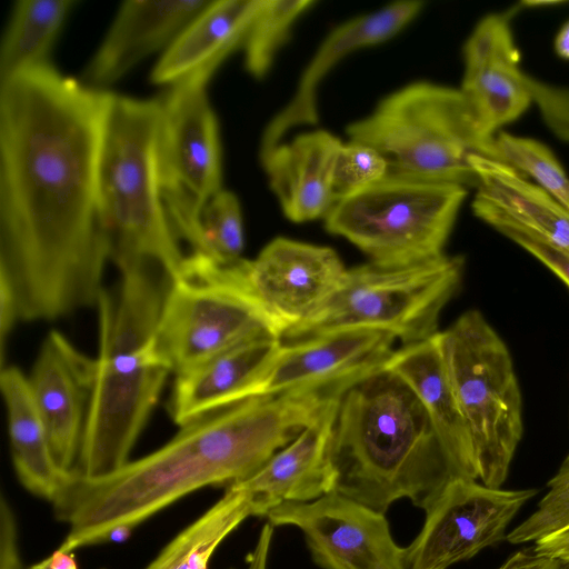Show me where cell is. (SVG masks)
Wrapping results in <instances>:
<instances>
[{"instance_id":"obj_1","label":"cell","mask_w":569,"mask_h":569,"mask_svg":"<svg viewBox=\"0 0 569 569\" xmlns=\"http://www.w3.org/2000/svg\"><path fill=\"white\" fill-rule=\"evenodd\" d=\"M109 92L52 66L0 83V352L19 322L97 307L109 262L99 158Z\"/></svg>"},{"instance_id":"obj_2","label":"cell","mask_w":569,"mask_h":569,"mask_svg":"<svg viewBox=\"0 0 569 569\" xmlns=\"http://www.w3.org/2000/svg\"><path fill=\"white\" fill-rule=\"evenodd\" d=\"M349 386L347 377H339L251 398L179 426L159 449L109 475L73 472L51 502L57 519L68 526L59 549L104 541L206 486L246 480Z\"/></svg>"},{"instance_id":"obj_3","label":"cell","mask_w":569,"mask_h":569,"mask_svg":"<svg viewBox=\"0 0 569 569\" xmlns=\"http://www.w3.org/2000/svg\"><path fill=\"white\" fill-rule=\"evenodd\" d=\"M168 276L154 266L122 272L99 297V350L79 476L102 477L130 460L171 373L156 345Z\"/></svg>"},{"instance_id":"obj_4","label":"cell","mask_w":569,"mask_h":569,"mask_svg":"<svg viewBox=\"0 0 569 569\" xmlns=\"http://www.w3.org/2000/svg\"><path fill=\"white\" fill-rule=\"evenodd\" d=\"M332 460L335 490L383 513L400 499L427 510L452 477L421 402L381 367L340 398Z\"/></svg>"},{"instance_id":"obj_5","label":"cell","mask_w":569,"mask_h":569,"mask_svg":"<svg viewBox=\"0 0 569 569\" xmlns=\"http://www.w3.org/2000/svg\"><path fill=\"white\" fill-rule=\"evenodd\" d=\"M161 100L109 92L99 158V209L109 262L169 276L187 254L166 211L159 172Z\"/></svg>"},{"instance_id":"obj_6","label":"cell","mask_w":569,"mask_h":569,"mask_svg":"<svg viewBox=\"0 0 569 569\" xmlns=\"http://www.w3.org/2000/svg\"><path fill=\"white\" fill-rule=\"evenodd\" d=\"M349 141L375 148L388 176L478 187L470 157L501 161L460 89L417 81L390 93L346 129Z\"/></svg>"},{"instance_id":"obj_7","label":"cell","mask_w":569,"mask_h":569,"mask_svg":"<svg viewBox=\"0 0 569 569\" xmlns=\"http://www.w3.org/2000/svg\"><path fill=\"white\" fill-rule=\"evenodd\" d=\"M247 264L246 259L222 263L190 252L181 268L168 276L156 345L171 372L249 340H282L286 329L258 299Z\"/></svg>"},{"instance_id":"obj_8","label":"cell","mask_w":569,"mask_h":569,"mask_svg":"<svg viewBox=\"0 0 569 569\" xmlns=\"http://www.w3.org/2000/svg\"><path fill=\"white\" fill-rule=\"evenodd\" d=\"M463 258L446 253L401 266L368 263L347 269L328 302L289 329L283 342L355 328L377 329L410 345L436 335L445 306L457 292Z\"/></svg>"},{"instance_id":"obj_9","label":"cell","mask_w":569,"mask_h":569,"mask_svg":"<svg viewBox=\"0 0 569 569\" xmlns=\"http://www.w3.org/2000/svg\"><path fill=\"white\" fill-rule=\"evenodd\" d=\"M441 351L467 421L479 482L500 488L522 436L521 395L507 346L477 310L439 332Z\"/></svg>"},{"instance_id":"obj_10","label":"cell","mask_w":569,"mask_h":569,"mask_svg":"<svg viewBox=\"0 0 569 569\" xmlns=\"http://www.w3.org/2000/svg\"><path fill=\"white\" fill-rule=\"evenodd\" d=\"M467 193L459 184L387 176L336 202L325 228L377 264L420 262L445 253Z\"/></svg>"},{"instance_id":"obj_11","label":"cell","mask_w":569,"mask_h":569,"mask_svg":"<svg viewBox=\"0 0 569 569\" xmlns=\"http://www.w3.org/2000/svg\"><path fill=\"white\" fill-rule=\"evenodd\" d=\"M209 79L170 87L161 100L159 172L169 221L191 252H203L201 216L221 189V147Z\"/></svg>"},{"instance_id":"obj_12","label":"cell","mask_w":569,"mask_h":569,"mask_svg":"<svg viewBox=\"0 0 569 569\" xmlns=\"http://www.w3.org/2000/svg\"><path fill=\"white\" fill-rule=\"evenodd\" d=\"M537 489L492 488L451 477L428 507L425 523L406 547L407 569H448L506 539V530Z\"/></svg>"},{"instance_id":"obj_13","label":"cell","mask_w":569,"mask_h":569,"mask_svg":"<svg viewBox=\"0 0 569 569\" xmlns=\"http://www.w3.org/2000/svg\"><path fill=\"white\" fill-rule=\"evenodd\" d=\"M386 513L337 490L308 502H286L267 518L298 528L313 562L322 569H407Z\"/></svg>"},{"instance_id":"obj_14","label":"cell","mask_w":569,"mask_h":569,"mask_svg":"<svg viewBox=\"0 0 569 569\" xmlns=\"http://www.w3.org/2000/svg\"><path fill=\"white\" fill-rule=\"evenodd\" d=\"M247 272L258 299L287 332L328 302L347 268L332 248L279 237L248 260Z\"/></svg>"},{"instance_id":"obj_15","label":"cell","mask_w":569,"mask_h":569,"mask_svg":"<svg viewBox=\"0 0 569 569\" xmlns=\"http://www.w3.org/2000/svg\"><path fill=\"white\" fill-rule=\"evenodd\" d=\"M94 373V359L57 330L44 338L29 388L46 426L53 458L66 473L77 467Z\"/></svg>"},{"instance_id":"obj_16","label":"cell","mask_w":569,"mask_h":569,"mask_svg":"<svg viewBox=\"0 0 569 569\" xmlns=\"http://www.w3.org/2000/svg\"><path fill=\"white\" fill-rule=\"evenodd\" d=\"M508 13H490L473 28L463 46L459 88L481 131H497L520 118L533 103L519 64Z\"/></svg>"},{"instance_id":"obj_17","label":"cell","mask_w":569,"mask_h":569,"mask_svg":"<svg viewBox=\"0 0 569 569\" xmlns=\"http://www.w3.org/2000/svg\"><path fill=\"white\" fill-rule=\"evenodd\" d=\"M341 397L328 402L257 472L234 485L244 492L251 517H267L282 503L312 501L336 489L332 437Z\"/></svg>"},{"instance_id":"obj_18","label":"cell","mask_w":569,"mask_h":569,"mask_svg":"<svg viewBox=\"0 0 569 569\" xmlns=\"http://www.w3.org/2000/svg\"><path fill=\"white\" fill-rule=\"evenodd\" d=\"M422 7L421 1H398L352 18L333 29L300 76L290 101L263 130L260 157L277 147L287 131L298 126L318 123V88L340 60L353 51L391 39L419 14Z\"/></svg>"},{"instance_id":"obj_19","label":"cell","mask_w":569,"mask_h":569,"mask_svg":"<svg viewBox=\"0 0 569 569\" xmlns=\"http://www.w3.org/2000/svg\"><path fill=\"white\" fill-rule=\"evenodd\" d=\"M396 338L368 328L335 330L283 342L254 387L252 398L271 396L382 363Z\"/></svg>"},{"instance_id":"obj_20","label":"cell","mask_w":569,"mask_h":569,"mask_svg":"<svg viewBox=\"0 0 569 569\" xmlns=\"http://www.w3.org/2000/svg\"><path fill=\"white\" fill-rule=\"evenodd\" d=\"M381 368L400 378L421 402L452 477L479 481L472 438L447 370L439 332L393 350Z\"/></svg>"},{"instance_id":"obj_21","label":"cell","mask_w":569,"mask_h":569,"mask_svg":"<svg viewBox=\"0 0 569 569\" xmlns=\"http://www.w3.org/2000/svg\"><path fill=\"white\" fill-rule=\"evenodd\" d=\"M210 0L124 1L83 71L86 86L101 90L150 54L173 42Z\"/></svg>"},{"instance_id":"obj_22","label":"cell","mask_w":569,"mask_h":569,"mask_svg":"<svg viewBox=\"0 0 569 569\" xmlns=\"http://www.w3.org/2000/svg\"><path fill=\"white\" fill-rule=\"evenodd\" d=\"M281 346L282 340L276 337L257 338L176 373L169 402L174 423L182 426L251 399L254 387Z\"/></svg>"},{"instance_id":"obj_23","label":"cell","mask_w":569,"mask_h":569,"mask_svg":"<svg viewBox=\"0 0 569 569\" xmlns=\"http://www.w3.org/2000/svg\"><path fill=\"white\" fill-rule=\"evenodd\" d=\"M478 187L473 213L493 228L513 226L569 251V212L541 187L508 163L470 157Z\"/></svg>"},{"instance_id":"obj_24","label":"cell","mask_w":569,"mask_h":569,"mask_svg":"<svg viewBox=\"0 0 569 569\" xmlns=\"http://www.w3.org/2000/svg\"><path fill=\"white\" fill-rule=\"evenodd\" d=\"M343 142L326 130L279 143L260 157L270 189L293 222L325 218L336 203L333 171Z\"/></svg>"},{"instance_id":"obj_25","label":"cell","mask_w":569,"mask_h":569,"mask_svg":"<svg viewBox=\"0 0 569 569\" xmlns=\"http://www.w3.org/2000/svg\"><path fill=\"white\" fill-rule=\"evenodd\" d=\"M262 0H213L179 33L156 63L151 81L174 86L210 79L229 53L242 47Z\"/></svg>"},{"instance_id":"obj_26","label":"cell","mask_w":569,"mask_h":569,"mask_svg":"<svg viewBox=\"0 0 569 569\" xmlns=\"http://www.w3.org/2000/svg\"><path fill=\"white\" fill-rule=\"evenodd\" d=\"M0 387L7 410L12 462L19 481L32 495L52 502L72 473L62 471L53 458L28 376L18 367H2Z\"/></svg>"},{"instance_id":"obj_27","label":"cell","mask_w":569,"mask_h":569,"mask_svg":"<svg viewBox=\"0 0 569 569\" xmlns=\"http://www.w3.org/2000/svg\"><path fill=\"white\" fill-rule=\"evenodd\" d=\"M77 1L19 0L14 3L0 49V83L51 66L49 54Z\"/></svg>"},{"instance_id":"obj_28","label":"cell","mask_w":569,"mask_h":569,"mask_svg":"<svg viewBox=\"0 0 569 569\" xmlns=\"http://www.w3.org/2000/svg\"><path fill=\"white\" fill-rule=\"evenodd\" d=\"M251 517L244 492L232 485L204 513L180 531L144 569H208L219 545Z\"/></svg>"},{"instance_id":"obj_29","label":"cell","mask_w":569,"mask_h":569,"mask_svg":"<svg viewBox=\"0 0 569 569\" xmlns=\"http://www.w3.org/2000/svg\"><path fill=\"white\" fill-rule=\"evenodd\" d=\"M313 4L311 0H262L241 47L252 77L267 74L293 23Z\"/></svg>"},{"instance_id":"obj_30","label":"cell","mask_w":569,"mask_h":569,"mask_svg":"<svg viewBox=\"0 0 569 569\" xmlns=\"http://www.w3.org/2000/svg\"><path fill=\"white\" fill-rule=\"evenodd\" d=\"M496 147L501 161L531 178L569 212V177L545 143L528 137L499 132Z\"/></svg>"},{"instance_id":"obj_31","label":"cell","mask_w":569,"mask_h":569,"mask_svg":"<svg viewBox=\"0 0 569 569\" xmlns=\"http://www.w3.org/2000/svg\"><path fill=\"white\" fill-rule=\"evenodd\" d=\"M204 254L222 263L241 259L244 247L243 223L239 201L221 189L207 203L201 216Z\"/></svg>"},{"instance_id":"obj_32","label":"cell","mask_w":569,"mask_h":569,"mask_svg":"<svg viewBox=\"0 0 569 569\" xmlns=\"http://www.w3.org/2000/svg\"><path fill=\"white\" fill-rule=\"evenodd\" d=\"M547 486L548 491L538 502L537 509L507 533L508 542H536L569 527V455Z\"/></svg>"},{"instance_id":"obj_33","label":"cell","mask_w":569,"mask_h":569,"mask_svg":"<svg viewBox=\"0 0 569 569\" xmlns=\"http://www.w3.org/2000/svg\"><path fill=\"white\" fill-rule=\"evenodd\" d=\"M388 171L387 160L375 148L353 141L342 143L333 171L336 202L379 182Z\"/></svg>"},{"instance_id":"obj_34","label":"cell","mask_w":569,"mask_h":569,"mask_svg":"<svg viewBox=\"0 0 569 569\" xmlns=\"http://www.w3.org/2000/svg\"><path fill=\"white\" fill-rule=\"evenodd\" d=\"M495 229L535 256L569 287V251L518 227L499 226Z\"/></svg>"},{"instance_id":"obj_35","label":"cell","mask_w":569,"mask_h":569,"mask_svg":"<svg viewBox=\"0 0 569 569\" xmlns=\"http://www.w3.org/2000/svg\"><path fill=\"white\" fill-rule=\"evenodd\" d=\"M18 533L14 516L7 500L0 507V569H20Z\"/></svg>"},{"instance_id":"obj_36","label":"cell","mask_w":569,"mask_h":569,"mask_svg":"<svg viewBox=\"0 0 569 569\" xmlns=\"http://www.w3.org/2000/svg\"><path fill=\"white\" fill-rule=\"evenodd\" d=\"M533 550L543 557L558 560L569 569V527L535 542Z\"/></svg>"},{"instance_id":"obj_37","label":"cell","mask_w":569,"mask_h":569,"mask_svg":"<svg viewBox=\"0 0 569 569\" xmlns=\"http://www.w3.org/2000/svg\"><path fill=\"white\" fill-rule=\"evenodd\" d=\"M497 569H565L552 558L538 555L533 547H528L511 555Z\"/></svg>"},{"instance_id":"obj_38","label":"cell","mask_w":569,"mask_h":569,"mask_svg":"<svg viewBox=\"0 0 569 569\" xmlns=\"http://www.w3.org/2000/svg\"><path fill=\"white\" fill-rule=\"evenodd\" d=\"M29 569H78L72 551L56 550L48 558L31 566Z\"/></svg>"},{"instance_id":"obj_39","label":"cell","mask_w":569,"mask_h":569,"mask_svg":"<svg viewBox=\"0 0 569 569\" xmlns=\"http://www.w3.org/2000/svg\"><path fill=\"white\" fill-rule=\"evenodd\" d=\"M553 44L556 53L560 58L569 60V20L558 31Z\"/></svg>"},{"instance_id":"obj_40","label":"cell","mask_w":569,"mask_h":569,"mask_svg":"<svg viewBox=\"0 0 569 569\" xmlns=\"http://www.w3.org/2000/svg\"><path fill=\"white\" fill-rule=\"evenodd\" d=\"M250 569H256V568H254V567L252 566V567H251ZM259 569H264V567H262V568H259Z\"/></svg>"}]
</instances>
